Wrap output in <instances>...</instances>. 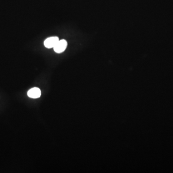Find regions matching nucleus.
Segmentation results:
<instances>
[{"instance_id":"1","label":"nucleus","mask_w":173,"mask_h":173,"mask_svg":"<svg viewBox=\"0 0 173 173\" xmlns=\"http://www.w3.org/2000/svg\"><path fill=\"white\" fill-rule=\"evenodd\" d=\"M67 43L65 40H59L54 48V51L58 54L63 53L67 48Z\"/></svg>"},{"instance_id":"2","label":"nucleus","mask_w":173,"mask_h":173,"mask_svg":"<svg viewBox=\"0 0 173 173\" xmlns=\"http://www.w3.org/2000/svg\"><path fill=\"white\" fill-rule=\"evenodd\" d=\"M59 40V38L57 37H51L45 40L44 45L46 48L48 49L54 48Z\"/></svg>"},{"instance_id":"3","label":"nucleus","mask_w":173,"mask_h":173,"mask_svg":"<svg viewBox=\"0 0 173 173\" xmlns=\"http://www.w3.org/2000/svg\"><path fill=\"white\" fill-rule=\"evenodd\" d=\"M28 95L30 98L36 99L41 95V91L38 88H32L28 91Z\"/></svg>"}]
</instances>
